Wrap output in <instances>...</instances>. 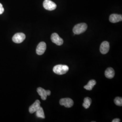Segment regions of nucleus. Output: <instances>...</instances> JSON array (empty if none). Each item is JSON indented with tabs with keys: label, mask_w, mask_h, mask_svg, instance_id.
I'll use <instances>...</instances> for the list:
<instances>
[{
	"label": "nucleus",
	"mask_w": 122,
	"mask_h": 122,
	"mask_svg": "<svg viewBox=\"0 0 122 122\" xmlns=\"http://www.w3.org/2000/svg\"><path fill=\"white\" fill-rule=\"evenodd\" d=\"M25 35L22 33L15 34L12 37L13 42L16 44H20L23 42L25 39Z\"/></svg>",
	"instance_id": "obj_4"
},
{
	"label": "nucleus",
	"mask_w": 122,
	"mask_h": 122,
	"mask_svg": "<svg viewBox=\"0 0 122 122\" xmlns=\"http://www.w3.org/2000/svg\"><path fill=\"white\" fill-rule=\"evenodd\" d=\"M35 112H36V115L37 117L42 118H45V115L44 113V110L41 106Z\"/></svg>",
	"instance_id": "obj_15"
},
{
	"label": "nucleus",
	"mask_w": 122,
	"mask_h": 122,
	"mask_svg": "<svg viewBox=\"0 0 122 122\" xmlns=\"http://www.w3.org/2000/svg\"><path fill=\"white\" fill-rule=\"evenodd\" d=\"M69 70V67L64 65H57L54 66L53 71L55 74L63 75L66 73Z\"/></svg>",
	"instance_id": "obj_1"
},
{
	"label": "nucleus",
	"mask_w": 122,
	"mask_h": 122,
	"mask_svg": "<svg viewBox=\"0 0 122 122\" xmlns=\"http://www.w3.org/2000/svg\"><path fill=\"white\" fill-rule=\"evenodd\" d=\"M120 121V120L118 118H115L113 120L112 122H119Z\"/></svg>",
	"instance_id": "obj_18"
},
{
	"label": "nucleus",
	"mask_w": 122,
	"mask_h": 122,
	"mask_svg": "<svg viewBox=\"0 0 122 122\" xmlns=\"http://www.w3.org/2000/svg\"><path fill=\"white\" fill-rule=\"evenodd\" d=\"M44 7L47 10L52 11L57 7L56 4L51 0H44L43 2Z\"/></svg>",
	"instance_id": "obj_3"
},
{
	"label": "nucleus",
	"mask_w": 122,
	"mask_h": 122,
	"mask_svg": "<svg viewBox=\"0 0 122 122\" xmlns=\"http://www.w3.org/2000/svg\"><path fill=\"white\" fill-rule=\"evenodd\" d=\"M114 102L115 105L119 106H122V98L121 97H116L114 100Z\"/></svg>",
	"instance_id": "obj_16"
},
{
	"label": "nucleus",
	"mask_w": 122,
	"mask_h": 122,
	"mask_svg": "<svg viewBox=\"0 0 122 122\" xmlns=\"http://www.w3.org/2000/svg\"><path fill=\"white\" fill-rule=\"evenodd\" d=\"M4 11V9L3 7V5L1 3H0V15L3 13Z\"/></svg>",
	"instance_id": "obj_17"
},
{
	"label": "nucleus",
	"mask_w": 122,
	"mask_h": 122,
	"mask_svg": "<svg viewBox=\"0 0 122 122\" xmlns=\"http://www.w3.org/2000/svg\"><path fill=\"white\" fill-rule=\"evenodd\" d=\"M61 105H63L66 108H71L74 104V102L72 99L69 98L61 99L59 101Z\"/></svg>",
	"instance_id": "obj_6"
},
{
	"label": "nucleus",
	"mask_w": 122,
	"mask_h": 122,
	"mask_svg": "<svg viewBox=\"0 0 122 122\" xmlns=\"http://www.w3.org/2000/svg\"><path fill=\"white\" fill-rule=\"evenodd\" d=\"M40 107V102L39 100H36L35 102L31 105L29 108V112L31 113H34Z\"/></svg>",
	"instance_id": "obj_11"
},
{
	"label": "nucleus",
	"mask_w": 122,
	"mask_h": 122,
	"mask_svg": "<svg viewBox=\"0 0 122 122\" xmlns=\"http://www.w3.org/2000/svg\"><path fill=\"white\" fill-rule=\"evenodd\" d=\"M87 29V25L86 23H80L76 25L73 29L75 35H80L85 32Z\"/></svg>",
	"instance_id": "obj_2"
},
{
	"label": "nucleus",
	"mask_w": 122,
	"mask_h": 122,
	"mask_svg": "<svg viewBox=\"0 0 122 122\" xmlns=\"http://www.w3.org/2000/svg\"><path fill=\"white\" fill-rule=\"evenodd\" d=\"M109 43L107 41H104L101 44L100 46V52L103 54L108 53L109 50Z\"/></svg>",
	"instance_id": "obj_9"
},
{
	"label": "nucleus",
	"mask_w": 122,
	"mask_h": 122,
	"mask_svg": "<svg viewBox=\"0 0 122 122\" xmlns=\"http://www.w3.org/2000/svg\"><path fill=\"white\" fill-rule=\"evenodd\" d=\"M39 95L41 96V99L43 100H46L47 96H49L51 95V92L49 90H45L41 87H39L37 90Z\"/></svg>",
	"instance_id": "obj_5"
},
{
	"label": "nucleus",
	"mask_w": 122,
	"mask_h": 122,
	"mask_svg": "<svg viewBox=\"0 0 122 122\" xmlns=\"http://www.w3.org/2000/svg\"><path fill=\"white\" fill-rule=\"evenodd\" d=\"M115 75V72L113 68L111 67L108 68L105 71V76L109 79H112L113 78Z\"/></svg>",
	"instance_id": "obj_12"
},
{
	"label": "nucleus",
	"mask_w": 122,
	"mask_h": 122,
	"mask_svg": "<svg viewBox=\"0 0 122 122\" xmlns=\"http://www.w3.org/2000/svg\"><path fill=\"white\" fill-rule=\"evenodd\" d=\"M92 99L88 97H86L84 100V103H83L82 105L85 109H87L91 106V104H92Z\"/></svg>",
	"instance_id": "obj_14"
},
{
	"label": "nucleus",
	"mask_w": 122,
	"mask_h": 122,
	"mask_svg": "<svg viewBox=\"0 0 122 122\" xmlns=\"http://www.w3.org/2000/svg\"><path fill=\"white\" fill-rule=\"evenodd\" d=\"M46 44L44 42H41L39 43L36 48V53L39 55L43 54L46 49Z\"/></svg>",
	"instance_id": "obj_8"
},
{
	"label": "nucleus",
	"mask_w": 122,
	"mask_h": 122,
	"mask_svg": "<svg viewBox=\"0 0 122 122\" xmlns=\"http://www.w3.org/2000/svg\"><path fill=\"white\" fill-rule=\"evenodd\" d=\"M96 81L95 80H90L87 85L84 86V88L88 91H92L93 87L96 85Z\"/></svg>",
	"instance_id": "obj_13"
},
{
	"label": "nucleus",
	"mask_w": 122,
	"mask_h": 122,
	"mask_svg": "<svg viewBox=\"0 0 122 122\" xmlns=\"http://www.w3.org/2000/svg\"><path fill=\"white\" fill-rule=\"evenodd\" d=\"M51 39L53 43L58 46L61 45L63 43V40L60 38L58 35L56 33H53L51 35Z\"/></svg>",
	"instance_id": "obj_7"
},
{
	"label": "nucleus",
	"mask_w": 122,
	"mask_h": 122,
	"mask_svg": "<svg viewBox=\"0 0 122 122\" xmlns=\"http://www.w3.org/2000/svg\"><path fill=\"white\" fill-rule=\"evenodd\" d=\"M110 22L113 23H116L121 21L122 20V15H118L116 14H111L109 18Z\"/></svg>",
	"instance_id": "obj_10"
}]
</instances>
